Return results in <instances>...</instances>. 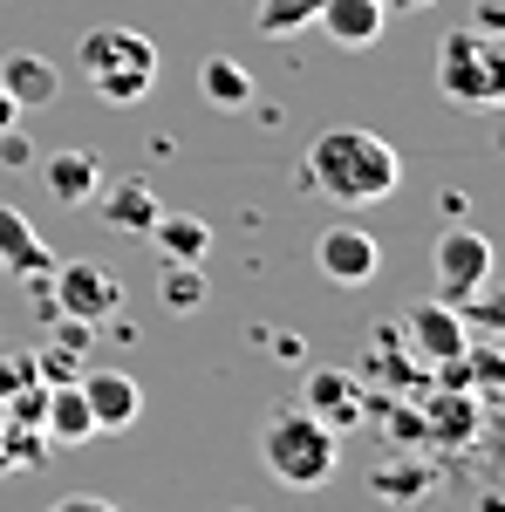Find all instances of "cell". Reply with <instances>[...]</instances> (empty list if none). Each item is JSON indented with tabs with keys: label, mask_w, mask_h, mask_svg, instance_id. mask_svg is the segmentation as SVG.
I'll list each match as a JSON object with an SVG mask.
<instances>
[{
	"label": "cell",
	"mask_w": 505,
	"mask_h": 512,
	"mask_svg": "<svg viewBox=\"0 0 505 512\" xmlns=\"http://www.w3.org/2000/svg\"><path fill=\"white\" fill-rule=\"evenodd\" d=\"M314 14H321V0H260V7H253V35H267V41L308 35Z\"/></svg>",
	"instance_id": "obj_22"
},
{
	"label": "cell",
	"mask_w": 505,
	"mask_h": 512,
	"mask_svg": "<svg viewBox=\"0 0 505 512\" xmlns=\"http://www.w3.org/2000/svg\"><path fill=\"white\" fill-rule=\"evenodd\" d=\"M403 342H410V355L424 362V369H437V362H451V355H465V342H471V328H465V315L451 308V301H417L410 315H403Z\"/></svg>",
	"instance_id": "obj_7"
},
{
	"label": "cell",
	"mask_w": 505,
	"mask_h": 512,
	"mask_svg": "<svg viewBox=\"0 0 505 512\" xmlns=\"http://www.w3.org/2000/svg\"><path fill=\"white\" fill-rule=\"evenodd\" d=\"M48 512H123V506H110V499H96V492H69V499H55Z\"/></svg>",
	"instance_id": "obj_30"
},
{
	"label": "cell",
	"mask_w": 505,
	"mask_h": 512,
	"mask_svg": "<svg viewBox=\"0 0 505 512\" xmlns=\"http://www.w3.org/2000/svg\"><path fill=\"white\" fill-rule=\"evenodd\" d=\"M41 431H48V444H89V437H96V424H89V403H82L76 383H48Z\"/></svg>",
	"instance_id": "obj_19"
},
{
	"label": "cell",
	"mask_w": 505,
	"mask_h": 512,
	"mask_svg": "<svg viewBox=\"0 0 505 512\" xmlns=\"http://www.w3.org/2000/svg\"><path fill=\"white\" fill-rule=\"evenodd\" d=\"M458 315H465L471 335H499V328H505V294L492 287V280H485V287H478L471 301H458Z\"/></svg>",
	"instance_id": "obj_25"
},
{
	"label": "cell",
	"mask_w": 505,
	"mask_h": 512,
	"mask_svg": "<svg viewBox=\"0 0 505 512\" xmlns=\"http://www.w3.org/2000/svg\"><path fill=\"white\" fill-rule=\"evenodd\" d=\"M0 267H14V274H48L55 267V253L41 246V233L28 226V212H14L7 198H0Z\"/></svg>",
	"instance_id": "obj_15"
},
{
	"label": "cell",
	"mask_w": 505,
	"mask_h": 512,
	"mask_svg": "<svg viewBox=\"0 0 505 512\" xmlns=\"http://www.w3.org/2000/svg\"><path fill=\"white\" fill-rule=\"evenodd\" d=\"M301 403H308L314 417L328 424V431H349L362 424V390H355L349 369H308V383H301Z\"/></svg>",
	"instance_id": "obj_11"
},
{
	"label": "cell",
	"mask_w": 505,
	"mask_h": 512,
	"mask_svg": "<svg viewBox=\"0 0 505 512\" xmlns=\"http://www.w3.org/2000/svg\"><path fill=\"white\" fill-rule=\"evenodd\" d=\"M151 239H157L164 260H192V267H205V253H212V226L192 219V212H157Z\"/></svg>",
	"instance_id": "obj_18"
},
{
	"label": "cell",
	"mask_w": 505,
	"mask_h": 512,
	"mask_svg": "<svg viewBox=\"0 0 505 512\" xmlns=\"http://www.w3.org/2000/svg\"><path fill=\"white\" fill-rule=\"evenodd\" d=\"M0 424H7V396H0Z\"/></svg>",
	"instance_id": "obj_33"
},
{
	"label": "cell",
	"mask_w": 505,
	"mask_h": 512,
	"mask_svg": "<svg viewBox=\"0 0 505 512\" xmlns=\"http://www.w3.org/2000/svg\"><path fill=\"white\" fill-rule=\"evenodd\" d=\"M14 123H21V103H14V96L0 89V130H14Z\"/></svg>",
	"instance_id": "obj_31"
},
{
	"label": "cell",
	"mask_w": 505,
	"mask_h": 512,
	"mask_svg": "<svg viewBox=\"0 0 505 512\" xmlns=\"http://www.w3.org/2000/svg\"><path fill=\"white\" fill-rule=\"evenodd\" d=\"M417 7H430V0H383V14H417Z\"/></svg>",
	"instance_id": "obj_32"
},
{
	"label": "cell",
	"mask_w": 505,
	"mask_h": 512,
	"mask_svg": "<svg viewBox=\"0 0 505 512\" xmlns=\"http://www.w3.org/2000/svg\"><path fill=\"white\" fill-rule=\"evenodd\" d=\"M76 390H82V403H89L96 437H103V431H130V424H137V410H144L137 376H123V369H89V376H76Z\"/></svg>",
	"instance_id": "obj_10"
},
{
	"label": "cell",
	"mask_w": 505,
	"mask_h": 512,
	"mask_svg": "<svg viewBox=\"0 0 505 512\" xmlns=\"http://www.w3.org/2000/svg\"><path fill=\"white\" fill-rule=\"evenodd\" d=\"M41 410H48V383H41V376L7 396V424H35V431H41Z\"/></svg>",
	"instance_id": "obj_26"
},
{
	"label": "cell",
	"mask_w": 505,
	"mask_h": 512,
	"mask_svg": "<svg viewBox=\"0 0 505 512\" xmlns=\"http://www.w3.org/2000/svg\"><path fill=\"white\" fill-rule=\"evenodd\" d=\"M383 0H321L314 28L335 41V48H376L383 41Z\"/></svg>",
	"instance_id": "obj_12"
},
{
	"label": "cell",
	"mask_w": 505,
	"mask_h": 512,
	"mask_svg": "<svg viewBox=\"0 0 505 512\" xmlns=\"http://www.w3.org/2000/svg\"><path fill=\"white\" fill-rule=\"evenodd\" d=\"M465 390L485 403V410H499L505 396V349L492 342V335H471L465 342Z\"/></svg>",
	"instance_id": "obj_21"
},
{
	"label": "cell",
	"mask_w": 505,
	"mask_h": 512,
	"mask_svg": "<svg viewBox=\"0 0 505 512\" xmlns=\"http://www.w3.org/2000/svg\"><path fill=\"white\" fill-rule=\"evenodd\" d=\"M314 267L335 280V287H369L376 267H383V246L362 233V226H328L314 239Z\"/></svg>",
	"instance_id": "obj_8"
},
{
	"label": "cell",
	"mask_w": 505,
	"mask_h": 512,
	"mask_svg": "<svg viewBox=\"0 0 505 512\" xmlns=\"http://www.w3.org/2000/svg\"><path fill=\"white\" fill-rule=\"evenodd\" d=\"M430 267H437V301H471L485 280H492V239L471 233V226H451V233L437 239V253H430Z\"/></svg>",
	"instance_id": "obj_6"
},
{
	"label": "cell",
	"mask_w": 505,
	"mask_h": 512,
	"mask_svg": "<svg viewBox=\"0 0 505 512\" xmlns=\"http://www.w3.org/2000/svg\"><path fill=\"white\" fill-rule=\"evenodd\" d=\"M41 185H48V198H55V205H89V198H96V185H103V171H96V158H89V151H55V158L41 164Z\"/></svg>",
	"instance_id": "obj_17"
},
{
	"label": "cell",
	"mask_w": 505,
	"mask_h": 512,
	"mask_svg": "<svg viewBox=\"0 0 505 512\" xmlns=\"http://www.w3.org/2000/svg\"><path fill=\"white\" fill-rule=\"evenodd\" d=\"M417 417H424V444H451V451H465L471 437L485 431L492 410H485L471 390H444V383H437V390L417 403Z\"/></svg>",
	"instance_id": "obj_9"
},
{
	"label": "cell",
	"mask_w": 505,
	"mask_h": 512,
	"mask_svg": "<svg viewBox=\"0 0 505 512\" xmlns=\"http://www.w3.org/2000/svg\"><path fill=\"white\" fill-rule=\"evenodd\" d=\"M76 69L110 110H130V103L151 96V82H157V41L137 35V28H89L76 48Z\"/></svg>",
	"instance_id": "obj_3"
},
{
	"label": "cell",
	"mask_w": 505,
	"mask_h": 512,
	"mask_svg": "<svg viewBox=\"0 0 505 512\" xmlns=\"http://www.w3.org/2000/svg\"><path fill=\"white\" fill-rule=\"evenodd\" d=\"M383 431L403 437V444H424V417H417V403H383Z\"/></svg>",
	"instance_id": "obj_27"
},
{
	"label": "cell",
	"mask_w": 505,
	"mask_h": 512,
	"mask_svg": "<svg viewBox=\"0 0 505 512\" xmlns=\"http://www.w3.org/2000/svg\"><path fill=\"white\" fill-rule=\"evenodd\" d=\"M0 458H7V472L41 465L48 458V431H35V424H0Z\"/></svg>",
	"instance_id": "obj_24"
},
{
	"label": "cell",
	"mask_w": 505,
	"mask_h": 512,
	"mask_svg": "<svg viewBox=\"0 0 505 512\" xmlns=\"http://www.w3.org/2000/svg\"><path fill=\"white\" fill-rule=\"evenodd\" d=\"M157 294H164V308H171V315H198V308H205V274H198L192 260H164Z\"/></svg>",
	"instance_id": "obj_23"
},
{
	"label": "cell",
	"mask_w": 505,
	"mask_h": 512,
	"mask_svg": "<svg viewBox=\"0 0 505 512\" xmlns=\"http://www.w3.org/2000/svg\"><path fill=\"white\" fill-rule=\"evenodd\" d=\"M0 164H7V171L35 164V144H28V130H21V123H14V130H0Z\"/></svg>",
	"instance_id": "obj_29"
},
{
	"label": "cell",
	"mask_w": 505,
	"mask_h": 512,
	"mask_svg": "<svg viewBox=\"0 0 505 512\" xmlns=\"http://www.w3.org/2000/svg\"><path fill=\"white\" fill-rule=\"evenodd\" d=\"M260 465L287 492H321L335 478V465H342V437L328 431L308 403H287V410H273L260 424Z\"/></svg>",
	"instance_id": "obj_2"
},
{
	"label": "cell",
	"mask_w": 505,
	"mask_h": 512,
	"mask_svg": "<svg viewBox=\"0 0 505 512\" xmlns=\"http://www.w3.org/2000/svg\"><path fill=\"white\" fill-rule=\"evenodd\" d=\"M21 383H35V355H0V396H14L21 390Z\"/></svg>",
	"instance_id": "obj_28"
},
{
	"label": "cell",
	"mask_w": 505,
	"mask_h": 512,
	"mask_svg": "<svg viewBox=\"0 0 505 512\" xmlns=\"http://www.w3.org/2000/svg\"><path fill=\"white\" fill-rule=\"evenodd\" d=\"M198 89H205L212 110H246L253 103V76H246V62H233V55H205L198 62Z\"/></svg>",
	"instance_id": "obj_20"
},
{
	"label": "cell",
	"mask_w": 505,
	"mask_h": 512,
	"mask_svg": "<svg viewBox=\"0 0 505 512\" xmlns=\"http://www.w3.org/2000/svg\"><path fill=\"white\" fill-rule=\"evenodd\" d=\"M437 465L430 458H383L376 472H369V499L376 506H424L430 492H437Z\"/></svg>",
	"instance_id": "obj_13"
},
{
	"label": "cell",
	"mask_w": 505,
	"mask_h": 512,
	"mask_svg": "<svg viewBox=\"0 0 505 512\" xmlns=\"http://www.w3.org/2000/svg\"><path fill=\"white\" fill-rule=\"evenodd\" d=\"M96 212H103V226H117V233H151V219L164 212L157 205V192L144 185V178H117V185H96V198H89Z\"/></svg>",
	"instance_id": "obj_14"
},
{
	"label": "cell",
	"mask_w": 505,
	"mask_h": 512,
	"mask_svg": "<svg viewBox=\"0 0 505 512\" xmlns=\"http://www.w3.org/2000/svg\"><path fill=\"white\" fill-rule=\"evenodd\" d=\"M301 178H308L314 198L342 205V212H369V205H389L396 185H403V158L396 144L362 130V123H342V130H321L301 158Z\"/></svg>",
	"instance_id": "obj_1"
},
{
	"label": "cell",
	"mask_w": 505,
	"mask_h": 512,
	"mask_svg": "<svg viewBox=\"0 0 505 512\" xmlns=\"http://www.w3.org/2000/svg\"><path fill=\"white\" fill-rule=\"evenodd\" d=\"M35 294H41V315H69V321H110L123 308V280L103 274L96 260H55L48 274H35Z\"/></svg>",
	"instance_id": "obj_5"
},
{
	"label": "cell",
	"mask_w": 505,
	"mask_h": 512,
	"mask_svg": "<svg viewBox=\"0 0 505 512\" xmlns=\"http://www.w3.org/2000/svg\"><path fill=\"white\" fill-rule=\"evenodd\" d=\"M0 89H7L21 110H48V103L62 96V76H55V62H41V55H7V62H0Z\"/></svg>",
	"instance_id": "obj_16"
},
{
	"label": "cell",
	"mask_w": 505,
	"mask_h": 512,
	"mask_svg": "<svg viewBox=\"0 0 505 512\" xmlns=\"http://www.w3.org/2000/svg\"><path fill=\"white\" fill-rule=\"evenodd\" d=\"M437 96H444V103H465V110L505 103L499 35H485L478 21H465V28H451V35L437 41Z\"/></svg>",
	"instance_id": "obj_4"
}]
</instances>
